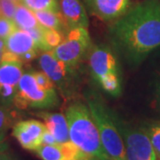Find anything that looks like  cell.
<instances>
[{"mask_svg": "<svg viewBox=\"0 0 160 160\" xmlns=\"http://www.w3.org/2000/svg\"><path fill=\"white\" fill-rule=\"evenodd\" d=\"M109 38L129 62H142L160 49V0H143L131 7L111 26Z\"/></svg>", "mask_w": 160, "mask_h": 160, "instance_id": "obj_1", "label": "cell"}, {"mask_svg": "<svg viewBox=\"0 0 160 160\" xmlns=\"http://www.w3.org/2000/svg\"><path fill=\"white\" fill-rule=\"evenodd\" d=\"M65 115L70 141L86 154L101 160H110L103 148L100 132L88 105L82 102L70 103Z\"/></svg>", "mask_w": 160, "mask_h": 160, "instance_id": "obj_2", "label": "cell"}, {"mask_svg": "<svg viewBox=\"0 0 160 160\" xmlns=\"http://www.w3.org/2000/svg\"><path fill=\"white\" fill-rule=\"evenodd\" d=\"M86 102L98 127L103 148L109 158L126 160L125 143L115 123L113 111L95 92L87 94Z\"/></svg>", "mask_w": 160, "mask_h": 160, "instance_id": "obj_3", "label": "cell"}, {"mask_svg": "<svg viewBox=\"0 0 160 160\" xmlns=\"http://www.w3.org/2000/svg\"><path fill=\"white\" fill-rule=\"evenodd\" d=\"M14 105L20 109H50L59 105V98L55 89L41 87L33 72H26L19 81Z\"/></svg>", "mask_w": 160, "mask_h": 160, "instance_id": "obj_4", "label": "cell"}, {"mask_svg": "<svg viewBox=\"0 0 160 160\" xmlns=\"http://www.w3.org/2000/svg\"><path fill=\"white\" fill-rule=\"evenodd\" d=\"M113 118L125 143L126 160H156L157 155L147 132L131 126L115 112Z\"/></svg>", "mask_w": 160, "mask_h": 160, "instance_id": "obj_5", "label": "cell"}, {"mask_svg": "<svg viewBox=\"0 0 160 160\" xmlns=\"http://www.w3.org/2000/svg\"><path fill=\"white\" fill-rule=\"evenodd\" d=\"M91 46V38L86 28L70 29L62 43L55 47L52 52L55 57L74 69L85 57Z\"/></svg>", "mask_w": 160, "mask_h": 160, "instance_id": "obj_6", "label": "cell"}, {"mask_svg": "<svg viewBox=\"0 0 160 160\" xmlns=\"http://www.w3.org/2000/svg\"><path fill=\"white\" fill-rule=\"evenodd\" d=\"M39 65L42 70L50 79L59 86L63 93H68L72 86L73 69L55 57L52 51L44 52L39 57Z\"/></svg>", "mask_w": 160, "mask_h": 160, "instance_id": "obj_7", "label": "cell"}, {"mask_svg": "<svg viewBox=\"0 0 160 160\" xmlns=\"http://www.w3.org/2000/svg\"><path fill=\"white\" fill-rule=\"evenodd\" d=\"M90 52L89 67L97 82L110 75H120L117 58L108 46H95Z\"/></svg>", "mask_w": 160, "mask_h": 160, "instance_id": "obj_8", "label": "cell"}, {"mask_svg": "<svg viewBox=\"0 0 160 160\" xmlns=\"http://www.w3.org/2000/svg\"><path fill=\"white\" fill-rule=\"evenodd\" d=\"M46 126L36 119L20 121L12 127V136L23 149L35 151L42 145V138Z\"/></svg>", "mask_w": 160, "mask_h": 160, "instance_id": "obj_9", "label": "cell"}, {"mask_svg": "<svg viewBox=\"0 0 160 160\" xmlns=\"http://www.w3.org/2000/svg\"><path fill=\"white\" fill-rule=\"evenodd\" d=\"M92 12L106 22L117 21L131 8L132 0H88Z\"/></svg>", "mask_w": 160, "mask_h": 160, "instance_id": "obj_10", "label": "cell"}, {"mask_svg": "<svg viewBox=\"0 0 160 160\" xmlns=\"http://www.w3.org/2000/svg\"><path fill=\"white\" fill-rule=\"evenodd\" d=\"M60 11L69 29L87 28L89 21L85 7L79 0H58Z\"/></svg>", "mask_w": 160, "mask_h": 160, "instance_id": "obj_11", "label": "cell"}, {"mask_svg": "<svg viewBox=\"0 0 160 160\" xmlns=\"http://www.w3.org/2000/svg\"><path fill=\"white\" fill-rule=\"evenodd\" d=\"M39 116L45 121L46 128L51 132L59 144L70 141L69 129L66 116L62 113L44 112Z\"/></svg>", "mask_w": 160, "mask_h": 160, "instance_id": "obj_12", "label": "cell"}, {"mask_svg": "<svg viewBox=\"0 0 160 160\" xmlns=\"http://www.w3.org/2000/svg\"><path fill=\"white\" fill-rule=\"evenodd\" d=\"M6 49L16 53L18 55H22L29 51L37 50V46L32 36L28 30L18 29L6 40Z\"/></svg>", "mask_w": 160, "mask_h": 160, "instance_id": "obj_13", "label": "cell"}, {"mask_svg": "<svg viewBox=\"0 0 160 160\" xmlns=\"http://www.w3.org/2000/svg\"><path fill=\"white\" fill-rule=\"evenodd\" d=\"M35 15L41 26L59 30L64 34H68V25L65 22L61 12L52 11H37L35 12Z\"/></svg>", "mask_w": 160, "mask_h": 160, "instance_id": "obj_14", "label": "cell"}, {"mask_svg": "<svg viewBox=\"0 0 160 160\" xmlns=\"http://www.w3.org/2000/svg\"><path fill=\"white\" fill-rule=\"evenodd\" d=\"M22 62H11L0 63V85L18 87L22 76Z\"/></svg>", "mask_w": 160, "mask_h": 160, "instance_id": "obj_15", "label": "cell"}, {"mask_svg": "<svg viewBox=\"0 0 160 160\" xmlns=\"http://www.w3.org/2000/svg\"><path fill=\"white\" fill-rule=\"evenodd\" d=\"M13 20L19 29H30L37 28L39 23L35 15V12L24 6L22 3L18 4Z\"/></svg>", "mask_w": 160, "mask_h": 160, "instance_id": "obj_16", "label": "cell"}, {"mask_svg": "<svg viewBox=\"0 0 160 160\" xmlns=\"http://www.w3.org/2000/svg\"><path fill=\"white\" fill-rule=\"evenodd\" d=\"M43 30V42L45 46V52L52 51L55 47L62 43L65 39V34L56 29H47L42 26Z\"/></svg>", "mask_w": 160, "mask_h": 160, "instance_id": "obj_17", "label": "cell"}, {"mask_svg": "<svg viewBox=\"0 0 160 160\" xmlns=\"http://www.w3.org/2000/svg\"><path fill=\"white\" fill-rule=\"evenodd\" d=\"M22 3L34 12H61L58 0H22Z\"/></svg>", "mask_w": 160, "mask_h": 160, "instance_id": "obj_18", "label": "cell"}, {"mask_svg": "<svg viewBox=\"0 0 160 160\" xmlns=\"http://www.w3.org/2000/svg\"><path fill=\"white\" fill-rule=\"evenodd\" d=\"M42 160H64L60 144L57 145H41L35 150Z\"/></svg>", "mask_w": 160, "mask_h": 160, "instance_id": "obj_19", "label": "cell"}, {"mask_svg": "<svg viewBox=\"0 0 160 160\" xmlns=\"http://www.w3.org/2000/svg\"><path fill=\"white\" fill-rule=\"evenodd\" d=\"M98 84L101 86L105 92H107L110 95L118 96L121 93L122 86H121V80L120 75H110L102 79H101Z\"/></svg>", "mask_w": 160, "mask_h": 160, "instance_id": "obj_20", "label": "cell"}, {"mask_svg": "<svg viewBox=\"0 0 160 160\" xmlns=\"http://www.w3.org/2000/svg\"><path fill=\"white\" fill-rule=\"evenodd\" d=\"M18 29L17 24L13 19L0 16V38L6 40Z\"/></svg>", "mask_w": 160, "mask_h": 160, "instance_id": "obj_21", "label": "cell"}, {"mask_svg": "<svg viewBox=\"0 0 160 160\" xmlns=\"http://www.w3.org/2000/svg\"><path fill=\"white\" fill-rule=\"evenodd\" d=\"M145 131L149 134L156 155L160 160V123L150 125Z\"/></svg>", "mask_w": 160, "mask_h": 160, "instance_id": "obj_22", "label": "cell"}, {"mask_svg": "<svg viewBox=\"0 0 160 160\" xmlns=\"http://www.w3.org/2000/svg\"><path fill=\"white\" fill-rule=\"evenodd\" d=\"M12 118L7 109L0 103V136L6 137V132L11 127Z\"/></svg>", "mask_w": 160, "mask_h": 160, "instance_id": "obj_23", "label": "cell"}, {"mask_svg": "<svg viewBox=\"0 0 160 160\" xmlns=\"http://www.w3.org/2000/svg\"><path fill=\"white\" fill-rule=\"evenodd\" d=\"M18 4L12 0H0V11L1 15L4 17L13 19Z\"/></svg>", "mask_w": 160, "mask_h": 160, "instance_id": "obj_24", "label": "cell"}, {"mask_svg": "<svg viewBox=\"0 0 160 160\" xmlns=\"http://www.w3.org/2000/svg\"><path fill=\"white\" fill-rule=\"evenodd\" d=\"M33 75H34L35 78L37 80L38 84L41 87L46 88V89H55L54 88V83L50 79V78L44 71H42V72L34 71Z\"/></svg>", "mask_w": 160, "mask_h": 160, "instance_id": "obj_25", "label": "cell"}, {"mask_svg": "<svg viewBox=\"0 0 160 160\" xmlns=\"http://www.w3.org/2000/svg\"><path fill=\"white\" fill-rule=\"evenodd\" d=\"M59 143L57 142L55 137L52 135L51 132L48 129H46L42 138V145H57Z\"/></svg>", "mask_w": 160, "mask_h": 160, "instance_id": "obj_26", "label": "cell"}, {"mask_svg": "<svg viewBox=\"0 0 160 160\" xmlns=\"http://www.w3.org/2000/svg\"><path fill=\"white\" fill-rule=\"evenodd\" d=\"M37 56V50H33V51H29L26 53H24L22 55H21V61L22 62H29L30 61H32Z\"/></svg>", "mask_w": 160, "mask_h": 160, "instance_id": "obj_27", "label": "cell"}, {"mask_svg": "<svg viewBox=\"0 0 160 160\" xmlns=\"http://www.w3.org/2000/svg\"><path fill=\"white\" fill-rule=\"evenodd\" d=\"M8 149V145L6 142V137L0 136V153L6 152V149Z\"/></svg>", "mask_w": 160, "mask_h": 160, "instance_id": "obj_28", "label": "cell"}, {"mask_svg": "<svg viewBox=\"0 0 160 160\" xmlns=\"http://www.w3.org/2000/svg\"><path fill=\"white\" fill-rule=\"evenodd\" d=\"M0 160H13L8 154H6L5 152L0 153Z\"/></svg>", "mask_w": 160, "mask_h": 160, "instance_id": "obj_29", "label": "cell"}, {"mask_svg": "<svg viewBox=\"0 0 160 160\" xmlns=\"http://www.w3.org/2000/svg\"><path fill=\"white\" fill-rule=\"evenodd\" d=\"M6 50V43L5 40L0 38V52H4Z\"/></svg>", "mask_w": 160, "mask_h": 160, "instance_id": "obj_30", "label": "cell"}, {"mask_svg": "<svg viewBox=\"0 0 160 160\" xmlns=\"http://www.w3.org/2000/svg\"><path fill=\"white\" fill-rule=\"evenodd\" d=\"M86 160H101L100 158H98L96 157H92V156H88L87 157V159Z\"/></svg>", "mask_w": 160, "mask_h": 160, "instance_id": "obj_31", "label": "cell"}, {"mask_svg": "<svg viewBox=\"0 0 160 160\" xmlns=\"http://www.w3.org/2000/svg\"><path fill=\"white\" fill-rule=\"evenodd\" d=\"M12 1H13V2L16 3V4H21V3H22V0H12Z\"/></svg>", "mask_w": 160, "mask_h": 160, "instance_id": "obj_32", "label": "cell"}, {"mask_svg": "<svg viewBox=\"0 0 160 160\" xmlns=\"http://www.w3.org/2000/svg\"><path fill=\"white\" fill-rule=\"evenodd\" d=\"M0 16H1V11H0Z\"/></svg>", "mask_w": 160, "mask_h": 160, "instance_id": "obj_33", "label": "cell"}, {"mask_svg": "<svg viewBox=\"0 0 160 160\" xmlns=\"http://www.w3.org/2000/svg\"><path fill=\"white\" fill-rule=\"evenodd\" d=\"M110 160H117V159H110Z\"/></svg>", "mask_w": 160, "mask_h": 160, "instance_id": "obj_34", "label": "cell"}]
</instances>
